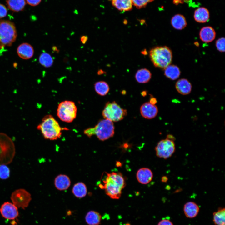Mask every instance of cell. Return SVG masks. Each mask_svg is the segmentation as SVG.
Wrapping results in <instances>:
<instances>
[{"instance_id": "cell-4", "label": "cell", "mask_w": 225, "mask_h": 225, "mask_svg": "<svg viewBox=\"0 0 225 225\" xmlns=\"http://www.w3.org/2000/svg\"><path fill=\"white\" fill-rule=\"evenodd\" d=\"M84 133L89 137L96 135L100 140L103 141L113 136L114 126L112 122L105 119L100 121L94 127L85 130Z\"/></svg>"}, {"instance_id": "cell-33", "label": "cell", "mask_w": 225, "mask_h": 225, "mask_svg": "<svg viewBox=\"0 0 225 225\" xmlns=\"http://www.w3.org/2000/svg\"><path fill=\"white\" fill-rule=\"evenodd\" d=\"M7 9L3 5L0 4V18L5 17L7 15Z\"/></svg>"}, {"instance_id": "cell-24", "label": "cell", "mask_w": 225, "mask_h": 225, "mask_svg": "<svg viewBox=\"0 0 225 225\" xmlns=\"http://www.w3.org/2000/svg\"><path fill=\"white\" fill-rule=\"evenodd\" d=\"M164 70V75L171 80H174L177 79L180 75V70L176 65H170Z\"/></svg>"}, {"instance_id": "cell-31", "label": "cell", "mask_w": 225, "mask_h": 225, "mask_svg": "<svg viewBox=\"0 0 225 225\" xmlns=\"http://www.w3.org/2000/svg\"><path fill=\"white\" fill-rule=\"evenodd\" d=\"M154 0H132L133 5L138 9H141L145 7L149 3Z\"/></svg>"}, {"instance_id": "cell-14", "label": "cell", "mask_w": 225, "mask_h": 225, "mask_svg": "<svg viewBox=\"0 0 225 225\" xmlns=\"http://www.w3.org/2000/svg\"><path fill=\"white\" fill-rule=\"evenodd\" d=\"M17 52L19 56L24 59L31 58L34 52L32 47L27 43L21 44L18 48Z\"/></svg>"}, {"instance_id": "cell-10", "label": "cell", "mask_w": 225, "mask_h": 225, "mask_svg": "<svg viewBox=\"0 0 225 225\" xmlns=\"http://www.w3.org/2000/svg\"><path fill=\"white\" fill-rule=\"evenodd\" d=\"M11 199L12 203L18 208L25 209L27 208L32 198L30 194L24 189L20 188L12 193Z\"/></svg>"}, {"instance_id": "cell-17", "label": "cell", "mask_w": 225, "mask_h": 225, "mask_svg": "<svg viewBox=\"0 0 225 225\" xmlns=\"http://www.w3.org/2000/svg\"><path fill=\"white\" fill-rule=\"evenodd\" d=\"M199 211V206L193 202H187L183 207L184 212L187 218H192L195 217L198 214Z\"/></svg>"}, {"instance_id": "cell-35", "label": "cell", "mask_w": 225, "mask_h": 225, "mask_svg": "<svg viewBox=\"0 0 225 225\" xmlns=\"http://www.w3.org/2000/svg\"><path fill=\"white\" fill-rule=\"evenodd\" d=\"M42 0H26L28 3L32 6H35L38 5Z\"/></svg>"}, {"instance_id": "cell-30", "label": "cell", "mask_w": 225, "mask_h": 225, "mask_svg": "<svg viewBox=\"0 0 225 225\" xmlns=\"http://www.w3.org/2000/svg\"><path fill=\"white\" fill-rule=\"evenodd\" d=\"M10 170L6 165H0V178L3 179H8L10 177Z\"/></svg>"}, {"instance_id": "cell-9", "label": "cell", "mask_w": 225, "mask_h": 225, "mask_svg": "<svg viewBox=\"0 0 225 225\" xmlns=\"http://www.w3.org/2000/svg\"><path fill=\"white\" fill-rule=\"evenodd\" d=\"M155 150L156 155L159 158L167 159L170 157L175 151L174 140L167 137L161 140L158 143Z\"/></svg>"}, {"instance_id": "cell-8", "label": "cell", "mask_w": 225, "mask_h": 225, "mask_svg": "<svg viewBox=\"0 0 225 225\" xmlns=\"http://www.w3.org/2000/svg\"><path fill=\"white\" fill-rule=\"evenodd\" d=\"M127 114V110L122 108L115 101L107 102L102 112L103 118L112 122L120 121Z\"/></svg>"}, {"instance_id": "cell-3", "label": "cell", "mask_w": 225, "mask_h": 225, "mask_svg": "<svg viewBox=\"0 0 225 225\" xmlns=\"http://www.w3.org/2000/svg\"><path fill=\"white\" fill-rule=\"evenodd\" d=\"M149 55L154 66L162 69H164L172 62V51L166 46L152 48L149 51Z\"/></svg>"}, {"instance_id": "cell-7", "label": "cell", "mask_w": 225, "mask_h": 225, "mask_svg": "<svg viewBox=\"0 0 225 225\" xmlns=\"http://www.w3.org/2000/svg\"><path fill=\"white\" fill-rule=\"evenodd\" d=\"M77 108L74 102L65 100L61 102L57 110V115L62 121L71 122L77 116Z\"/></svg>"}, {"instance_id": "cell-19", "label": "cell", "mask_w": 225, "mask_h": 225, "mask_svg": "<svg viewBox=\"0 0 225 225\" xmlns=\"http://www.w3.org/2000/svg\"><path fill=\"white\" fill-rule=\"evenodd\" d=\"M112 6L121 11H128L132 8V0H112Z\"/></svg>"}, {"instance_id": "cell-26", "label": "cell", "mask_w": 225, "mask_h": 225, "mask_svg": "<svg viewBox=\"0 0 225 225\" xmlns=\"http://www.w3.org/2000/svg\"><path fill=\"white\" fill-rule=\"evenodd\" d=\"M87 189L84 183L79 182L75 184L73 186L72 192L74 196L78 198L84 197L87 194Z\"/></svg>"}, {"instance_id": "cell-25", "label": "cell", "mask_w": 225, "mask_h": 225, "mask_svg": "<svg viewBox=\"0 0 225 225\" xmlns=\"http://www.w3.org/2000/svg\"><path fill=\"white\" fill-rule=\"evenodd\" d=\"M7 3L8 8L15 12L23 10L26 4L25 0H7Z\"/></svg>"}, {"instance_id": "cell-11", "label": "cell", "mask_w": 225, "mask_h": 225, "mask_svg": "<svg viewBox=\"0 0 225 225\" xmlns=\"http://www.w3.org/2000/svg\"><path fill=\"white\" fill-rule=\"evenodd\" d=\"M0 212L3 218L9 220L15 219L19 215L18 208L12 203L8 202H5L2 205Z\"/></svg>"}, {"instance_id": "cell-13", "label": "cell", "mask_w": 225, "mask_h": 225, "mask_svg": "<svg viewBox=\"0 0 225 225\" xmlns=\"http://www.w3.org/2000/svg\"><path fill=\"white\" fill-rule=\"evenodd\" d=\"M153 173L148 168H144L139 169L136 174V178L138 182L143 184H146L151 181L153 178Z\"/></svg>"}, {"instance_id": "cell-38", "label": "cell", "mask_w": 225, "mask_h": 225, "mask_svg": "<svg viewBox=\"0 0 225 225\" xmlns=\"http://www.w3.org/2000/svg\"><path fill=\"white\" fill-rule=\"evenodd\" d=\"M149 102L152 104L155 105L157 102V100L155 98L152 97H151Z\"/></svg>"}, {"instance_id": "cell-36", "label": "cell", "mask_w": 225, "mask_h": 225, "mask_svg": "<svg viewBox=\"0 0 225 225\" xmlns=\"http://www.w3.org/2000/svg\"><path fill=\"white\" fill-rule=\"evenodd\" d=\"M88 40V37L87 36H82L80 38V41L83 44H85Z\"/></svg>"}, {"instance_id": "cell-37", "label": "cell", "mask_w": 225, "mask_h": 225, "mask_svg": "<svg viewBox=\"0 0 225 225\" xmlns=\"http://www.w3.org/2000/svg\"><path fill=\"white\" fill-rule=\"evenodd\" d=\"M187 0H173V3L176 5H178L179 4H182Z\"/></svg>"}, {"instance_id": "cell-2", "label": "cell", "mask_w": 225, "mask_h": 225, "mask_svg": "<svg viewBox=\"0 0 225 225\" xmlns=\"http://www.w3.org/2000/svg\"><path fill=\"white\" fill-rule=\"evenodd\" d=\"M37 128L45 139L52 140L60 137L63 130L58 122L51 115L45 116Z\"/></svg>"}, {"instance_id": "cell-18", "label": "cell", "mask_w": 225, "mask_h": 225, "mask_svg": "<svg viewBox=\"0 0 225 225\" xmlns=\"http://www.w3.org/2000/svg\"><path fill=\"white\" fill-rule=\"evenodd\" d=\"M54 184L56 188L59 190H64L68 188L70 185L71 181L67 175L60 174L55 178Z\"/></svg>"}, {"instance_id": "cell-22", "label": "cell", "mask_w": 225, "mask_h": 225, "mask_svg": "<svg viewBox=\"0 0 225 225\" xmlns=\"http://www.w3.org/2000/svg\"><path fill=\"white\" fill-rule=\"evenodd\" d=\"M152 74L148 69L141 68L136 72L135 78L136 81L139 83H146L148 82L151 79Z\"/></svg>"}, {"instance_id": "cell-27", "label": "cell", "mask_w": 225, "mask_h": 225, "mask_svg": "<svg viewBox=\"0 0 225 225\" xmlns=\"http://www.w3.org/2000/svg\"><path fill=\"white\" fill-rule=\"evenodd\" d=\"M213 214V221L215 225H225V209L224 208H219Z\"/></svg>"}, {"instance_id": "cell-6", "label": "cell", "mask_w": 225, "mask_h": 225, "mask_svg": "<svg viewBox=\"0 0 225 225\" xmlns=\"http://www.w3.org/2000/svg\"><path fill=\"white\" fill-rule=\"evenodd\" d=\"M17 32L14 24L8 20H0V48L10 46L15 42Z\"/></svg>"}, {"instance_id": "cell-23", "label": "cell", "mask_w": 225, "mask_h": 225, "mask_svg": "<svg viewBox=\"0 0 225 225\" xmlns=\"http://www.w3.org/2000/svg\"><path fill=\"white\" fill-rule=\"evenodd\" d=\"M85 221L88 225H99L102 219V216L98 212L94 211H90L86 214Z\"/></svg>"}, {"instance_id": "cell-28", "label": "cell", "mask_w": 225, "mask_h": 225, "mask_svg": "<svg viewBox=\"0 0 225 225\" xmlns=\"http://www.w3.org/2000/svg\"><path fill=\"white\" fill-rule=\"evenodd\" d=\"M96 92L101 96H105L108 92L109 87L108 84L104 81H99L96 82L94 85Z\"/></svg>"}, {"instance_id": "cell-29", "label": "cell", "mask_w": 225, "mask_h": 225, "mask_svg": "<svg viewBox=\"0 0 225 225\" xmlns=\"http://www.w3.org/2000/svg\"><path fill=\"white\" fill-rule=\"evenodd\" d=\"M40 64L45 68L51 67L53 64V60L51 55L48 53H42L39 58Z\"/></svg>"}, {"instance_id": "cell-15", "label": "cell", "mask_w": 225, "mask_h": 225, "mask_svg": "<svg viewBox=\"0 0 225 225\" xmlns=\"http://www.w3.org/2000/svg\"><path fill=\"white\" fill-rule=\"evenodd\" d=\"M199 35L200 39L202 42L209 43L215 39L216 33L214 29L212 27L206 26L201 29Z\"/></svg>"}, {"instance_id": "cell-39", "label": "cell", "mask_w": 225, "mask_h": 225, "mask_svg": "<svg viewBox=\"0 0 225 225\" xmlns=\"http://www.w3.org/2000/svg\"><path fill=\"white\" fill-rule=\"evenodd\" d=\"M168 180V178L166 176H163L161 178V181L162 182H166Z\"/></svg>"}, {"instance_id": "cell-21", "label": "cell", "mask_w": 225, "mask_h": 225, "mask_svg": "<svg viewBox=\"0 0 225 225\" xmlns=\"http://www.w3.org/2000/svg\"><path fill=\"white\" fill-rule=\"evenodd\" d=\"M171 23L174 28L179 30L183 29L187 25L185 17L180 14H177L174 16L171 19Z\"/></svg>"}, {"instance_id": "cell-5", "label": "cell", "mask_w": 225, "mask_h": 225, "mask_svg": "<svg viewBox=\"0 0 225 225\" xmlns=\"http://www.w3.org/2000/svg\"><path fill=\"white\" fill-rule=\"evenodd\" d=\"M15 153V147L11 138L7 134L0 132V165L10 163Z\"/></svg>"}, {"instance_id": "cell-1", "label": "cell", "mask_w": 225, "mask_h": 225, "mask_svg": "<svg viewBox=\"0 0 225 225\" xmlns=\"http://www.w3.org/2000/svg\"><path fill=\"white\" fill-rule=\"evenodd\" d=\"M105 173L106 178L102 180V184H99V188L104 189L106 194L111 198L118 199L126 185L124 178L120 172Z\"/></svg>"}, {"instance_id": "cell-34", "label": "cell", "mask_w": 225, "mask_h": 225, "mask_svg": "<svg viewBox=\"0 0 225 225\" xmlns=\"http://www.w3.org/2000/svg\"><path fill=\"white\" fill-rule=\"evenodd\" d=\"M158 225H173V224L169 219L164 218L161 220Z\"/></svg>"}, {"instance_id": "cell-32", "label": "cell", "mask_w": 225, "mask_h": 225, "mask_svg": "<svg viewBox=\"0 0 225 225\" xmlns=\"http://www.w3.org/2000/svg\"><path fill=\"white\" fill-rule=\"evenodd\" d=\"M225 40L224 38H221L218 39L216 42V47L217 50L221 52L225 51Z\"/></svg>"}, {"instance_id": "cell-40", "label": "cell", "mask_w": 225, "mask_h": 225, "mask_svg": "<svg viewBox=\"0 0 225 225\" xmlns=\"http://www.w3.org/2000/svg\"><path fill=\"white\" fill-rule=\"evenodd\" d=\"M104 73H105V72L102 70H100L98 72V74L99 75L103 74Z\"/></svg>"}, {"instance_id": "cell-16", "label": "cell", "mask_w": 225, "mask_h": 225, "mask_svg": "<svg viewBox=\"0 0 225 225\" xmlns=\"http://www.w3.org/2000/svg\"><path fill=\"white\" fill-rule=\"evenodd\" d=\"M177 92L182 95L189 94L192 89V85L190 82L185 78H181L177 81L175 85Z\"/></svg>"}, {"instance_id": "cell-20", "label": "cell", "mask_w": 225, "mask_h": 225, "mask_svg": "<svg viewBox=\"0 0 225 225\" xmlns=\"http://www.w3.org/2000/svg\"><path fill=\"white\" fill-rule=\"evenodd\" d=\"M195 20L199 23H205L207 22L209 18V13L206 8L200 7L195 11L194 14Z\"/></svg>"}, {"instance_id": "cell-12", "label": "cell", "mask_w": 225, "mask_h": 225, "mask_svg": "<svg viewBox=\"0 0 225 225\" xmlns=\"http://www.w3.org/2000/svg\"><path fill=\"white\" fill-rule=\"evenodd\" d=\"M140 113L144 118L151 119L155 117L158 112V109L155 105L149 102L144 103L140 107Z\"/></svg>"}]
</instances>
